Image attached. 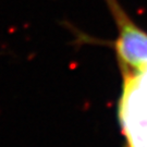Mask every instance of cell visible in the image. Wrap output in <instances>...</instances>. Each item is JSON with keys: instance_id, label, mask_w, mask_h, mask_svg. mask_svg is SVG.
<instances>
[{"instance_id": "1", "label": "cell", "mask_w": 147, "mask_h": 147, "mask_svg": "<svg viewBox=\"0 0 147 147\" xmlns=\"http://www.w3.org/2000/svg\"><path fill=\"white\" fill-rule=\"evenodd\" d=\"M119 30L117 56L124 78L133 76L147 68V33L132 21L118 0H105Z\"/></svg>"}]
</instances>
